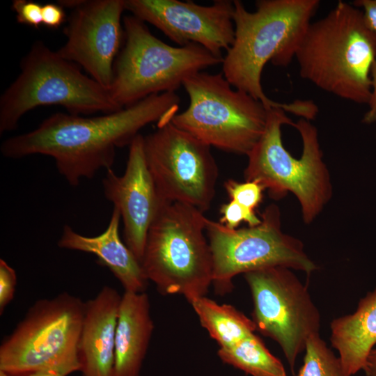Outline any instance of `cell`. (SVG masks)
I'll use <instances>...</instances> for the list:
<instances>
[{
    "mask_svg": "<svg viewBox=\"0 0 376 376\" xmlns=\"http://www.w3.org/2000/svg\"><path fill=\"white\" fill-rule=\"evenodd\" d=\"M180 102L175 92H167L98 116L56 113L35 130L3 141L1 152L11 159L49 156L58 172L76 187L100 169H112L116 148L130 146L143 127L153 122L157 127L170 122Z\"/></svg>",
    "mask_w": 376,
    "mask_h": 376,
    "instance_id": "6da1fadb",
    "label": "cell"
},
{
    "mask_svg": "<svg viewBox=\"0 0 376 376\" xmlns=\"http://www.w3.org/2000/svg\"><path fill=\"white\" fill-rule=\"evenodd\" d=\"M233 3L235 39L221 63L225 78L268 109H282L300 118L313 120L318 108L313 101L276 102L265 93L261 76L269 61L277 66L291 63L320 1L258 0L253 12L240 0Z\"/></svg>",
    "mask_w": 376,
    "mask_h": 376,
    "instance_id": "7a4b0ae2",
    "label": "cell"
},
{
    "mask_svg": "<svg viewBox=\"0 0 376 376\" xmlns=\"http://www.w3.org/2000/svg\"><path fill=\"white\" fill-rule=\"evenodd\" d=\"M247 157L244 180L260 183L274 200L292 193L305 224H311L332 196L318 131L309 120L293 122L283 109H268L265 131Z\"/></svg>",
    "mask_w": 376,
    "mask_h": 376,
    "instance_id": "3957f363",
    "label": "cell"
},
{
    "mask_svg": "<svg viewBox=\"0 0 376 376\" xmlns=\"http://www.w3.org/2000/svg\"><path fill=\"white\" fill-rule=\"evenodd\" d=\"M295 57L301 78L338 97L368 104L376 35L352 3L339 1L326 16L311 22Z\"/></svg>",
    "mask_w": 376,
    "mask_h": 376,
    "instance_id": "277c9868",
    "label": "cell"
},
{
    "mask_svg": "<svg viewBox=\"0 0 376 376\" xmlns=\"http://www.w3.org/2000/svg\"><path fill=\"white\" fill-rule=\"evenodd\" d=\"M207 218L190 205L165 201L148 231L141 265L164 295L189 302L205 296L212 284V258L204 235Z\"/></svg>",
    "mask_w": 376,
    "mask_h": 376,
    "instance_id": "5b68a950",
    "label": "cell"
},
{
    "mask_svg": "<svg viewBox=\"0 0 376 376\" xmlns=\"http://www.w3.org/2000/svg\"><path fill=\"white\" fill-rule=\"evenodd\" d=\"M20 68L0 98L1 134L15 130L25 113L40 106L60 105L77 116L121 109L109 89L41 41L32 45Z\"/></svg>",
    "mask_w": 376,
    "mask_h": 376,
    "instance_id": "8992f818",
    "label": "cell"
},
{
    "mask_svg": "<svg viewBox=\"0 0 376 376\" xmlns=\"http://www.w3.org/2000/svg\"><path fill=\"white\" fill-rule=\"evenodd\" d=\"M125 43L113 65L110 95L120 109L150 95L175 92L193 75L224 58L197 44L175 47L155 37L131 15L123 19Z\"/></svg>",
    "mask_w": 376,
    "mask_h": 376,
    "instance_id": "52a82bcc",
    "label": "cell"
},
{
    "mask_svg": "<svg viewBox=\"0 0 376 376\" xmlns=\"http://www.w3.org/2000/svg\"><path fill=\"white\" fill-rule=\"evenodd\" d=\"M182 86L189 103L171 123L210 147L247 156L265 131L268 109L222 72H197Z\"/></svg>",
    "mask_w": 376,
    "mask_h": 376,
    "instance_id": "ba28073f",
    "label": "cell"
},
{
    "mask_svg": "<svg viewBox=\"0 0 376 376\" xmlns=\"http://www.w3.org/2000/svg\"><path fill=\"white\" fill-rule=\"evenodd\" d=\"M85 302L68 292L39 299L0 346V370L9 376L59 369L79 371L77 347Z\"/></svg>",
    "mask_w": 376,
    "mask_h": 376,
    "instance_id": "9c48e42d",
    "label": "cell"
},
{
    "mask_svg": "<svg viewBox=\"0 0 376 376\" xmlns=\"http://www.w3.org/2000/svg\"><path fill=\"white\" fill-rule=\"evenodd\" d=\"M260 218L257 226L236 229L207 219L205 231L212 258V285L217 294L230 292L233 279L240 274L281 266L310 276L317 269L302 242L281 230L277 205H267Z\"/></svg>",
    "mask_w": 376,
    "mask_h": 376,
    "instance_id": "30bf717a",
    "label": "cell"
},
{
    "mask_svg": "<svg viewBox=\"0 0 376 376\" xmlns=\"http://www.w3.org/2000/svg\"><path fill=\"white\" fill-rule=\"evenodd\" d=\"M244 277L252 295L256 331L280 345L294 373L297 357L320 327L319 311L306 286L291 269L281 266L249 272Z\"/></svg>",
    "mask_w": 376,
    "mask_h": 376,
    "instance_id": "8fae6325",
    "label": "cell"
},
{
    "mask_svg": "<svg viewBox=\"0 0 376 376\" xmlns=\"http://www.w3.org/2000/svg\"><path fill=\"white\" fill-rule=\"evenodd\" d=\"M143 137L147 165L160 196L208 210L218 178L211 147L171 121Z\"/></svg>",
    "mask_w": 376,
    "mask_h": 376,
    "instance_id": "7c38bea8",
    "label": "cell"
},
{
    "mask_svg": "<svg viewBox=\"0 0 376 376\" xmlns=\"http://www.w3.org/2000/svg\"><path fill=\"white\" fill-rule=\"evenodd\" d=\"M58 3L72 9L64 29L66 42L58 54L82 66L109 89L124 36L121 16L125 0H62Z\"/></svg>",
    "mask_w": 376,
    "mask_h": 376,
    "instance_id": "4fadbf2b",
    "label": "cell"
},
{
    "mask_svg": "<svg viewBox=\"0 0 376 376\" xmlns=\"http://www.w3.org/2000/svg\"><path fill=\"white\" fill-rule=\"evenodd\" d=\"M125 8L179 46L197 44L224 58L222 52L234 42L233 1L215 0L201 6L191 1L125 0Z\"/></svg>",
    "mask_w": 376,
    "mask_h": 376,
    "instance_id": "5bb4252c",
    "label": "cell"
},
{
    "mask_svg": "<svg viewBox=\"0 0 376 376\" xmlns=\"http://www.w3.org/2000/svg\"><path fill=\"white\" fill-rule=\"evenodd\" d=\"M102 183L105 198L120 213L124 242L141 263L149 228L166 201L160 196L148 167L141 134L129 146L123 175L108 169Z\"/></svg>",
    "mask_w": 376,
    "mask_h": 376,
    "instance_id": "9a60e30c",
    "label": "cell"
},
{
    "mask_svg": "<svg viewBox=\"0 0 376 376\" xmlns=\"http://www.w3.org/2000/svg\"><path fill=\"white\" fill-rule=\"evenodd\" d=\"M121 296L106 285L85 302L77 347L82 376H115V337Z\"/></svg>",
    "mask_w": 376,
    "mask_h": 376,
    "instance_id": "2e32d148",
    "label": "cell"
},
{
    "mask_svg": "<svg viewBox=\"0 0 376 376\" xmlns=\"http://www.w3.org/2000/svg\"><path fill=\"white\" fill-rule=\"evenodd\" d=\"M120 219L119 210L113 207L107 228L94 237L82 235L65 225L57 244L61 249L94 254L97 263L110 270L125 291L143 292L148 281L141 263L119 236Z\"/></svg>",
    "mask_w": 376,
    "mask_h": 376,
    "instance_id": "e0dca14e",
    "label": "cell"
},
{
    "mask_svg": "<svg viewBox=\"0 0 376 376\" xmlns=\"http://www.w3.org/2000/svg\"><path fill=\"white\" fill-rule=\"evenodd\" d=\"M148 295L125 291L115 337V376H140L152 331Z\"/></svg>",
    "mask_w": 376,
    "mask_h": 376,
    "instance_id": "ac0fdd59",
    "label": "cell"
},
{
    "mask_svg": "<svg viewBox=\"0 0 376 376\" xmlns=\"http://www.w3.org/2000/svg\"><path fill=\"white\" fill-rule=\"evenodd\" d=\"M330 328L331 344L346 376L363 370L376 345V288L360 299L354 313L334 319Z\"/></svg>",
    "mask_w": 376,
    "mask_h": 376,
    "instance_id": "d6986e66",
    "label": "cell"
},
{
    "mask_svg": "<svg viewBox=\"0 0 376 376\" xmlns=\"http://www.w3.org/2000/svg\"><path fill=\"white\" fill-rule=\"evenodd\" d=\"M201 324L220 347L230 346L256 331L252 319L228 304H219L206 296L189 301Z\"/></svg>",
    "mask_w": 376,
    "mask_h": 376,
    "instance_id": "ffe728a7",
    "label": "cell"
},
{
    "mask_svg": "<svg viewBox=\"0 0 376 376\" xmlns=\"http://www.w3.org/2000/svg\"><path fill=\"white\" fill-rule=\"evenodd\" d=\"M225 363L251 376H287L281 361L274 356L255 334L217 352Z\"/></svg>",
    "mask_w": 376,
    "mask_h": 376,
    "instance_id": "44dd1931",
    "label": "cell"
},
{
    "mask_svg": "<svg viewBox=\"0 0 376 376\" xmlns=\"http://www.w3.org/2000/svg\"><path fill=\"white\" fill-rule=\"evenodd\" d=\"M304 350L303 365L297 376H346L339 357L319 334L308 338Z\"/></svg>",
    "mask_w": 376,
    "mask_h": 376,
    "instance_id": "7402d4cb",
    "label": "cell"
},
{
    "mask_svg": "<svg viewBox=\"0 0 376 376\" xmlns=\"http://www.w3.org/2000/svg\"><path fill=\"white\" fill-rule=\"evenodd\" d=\"M224 187L231 201L249 210L256 211L263 201L265 189L256 181L240 182L230 179L225 182Z\"/></svg>",
    "mask_w": 376,
    "mask_h": 376,
    "instance_id": "603a6c76",
    "label": "cell"
},
{
    "mask_svg": "<svg viewBox=\"0 0 376 376\" xmlns=\"http://www.w3.org/2000/svg\"><path fill=\"white\" fill-rule=\"evenodd\" d=\"M221 217L219 223L229 229H236L242 222L246 223L249 226H255L261 222L256 211L249 210L234 201L224 203L219 210Z\"/></svg>",
    "mask_w": 376,
    "mask_h": 376,
    "instance_id": "cb8c5ba5",
    "label": "cell"
},
{
    "mask_svg": "<svg viewBox=\"0 0 376 376\" xmlns=\"http://www.w3.org/2000/svg\"><path fill=\"white\" fill-rule=\"evenodd\" d=\"M12 8L19 24L38 28L42 24V5L27 0H14Z\"/></svg>",
    "mask_w": 376,
    "mask_h": 376,
    "instance_id": "d4e9b609",
    "label": "cell"
},
{
    "mask_svg": "<svg viewBox=\"0 0 376 376\" xmlns=\"http://www.w3.org/2000/svg\"><path fill=\"white\" fill-rule=\"evenodd\" d=\"M17 284L15 269L4 260H0V314L13 299Z\"/></svg>",
    "mask_w": 376,
    "mask_h": 376,
    "instance_id": "484cf974",
    "label": "cell"
},
{
    "mask_svg": "<svg viewBox=\"0 0 376 376\" xmlns=\"http://www.w3.org/2000/svg\"><path fill=\"white\" fill-rule=\"evenodd\" d=\"M64 8L59 3H49L42 5V24L51 29H57L65 20Z\"/></svg>",
    "mask_w": 376,
    "mask_h": 376,
    "instance_id": "4316f807",
    "label": "cell"
},
{
    "mask_svg": "<svg viewBox=\"0 0 376 376\" xmlns=\"http://www.w3.org/2000/svg\"><path fill=\"white\" fill-rule=\"evenodd\" d=\"M352 4L363 9V17L366 26L376 35V0H355Z\"/></svg>",
    "mask_w": 376,
    "mask_h": 376,
    "instance_id": "83f0119b",
    "label": "cell"
},
{
    "mask_svg": "<svg viewBox=\"0 0 376 376\" xmlns=\"http://www.w3.org/2000/svg\"><path fill=\"white\" fill-rule=\"evenodd\" d=\"M371 95L368 103V110L363 115L362 123L371 124L376 123V59L371 70Z\"/></svg>",
    "mask_w": 376,
    "mask_h": 376,
    "instance_id": "f1b7e54d",
    "label": "cell"
},
{
    "mask_svg": "<svg viewBox=\"0 0 376 376\" xmlns=\"http://www.w3.org/2000/svg\"><path fill=\"white\" fill-rule=\"evenodd\" d=\"M366 376H376V349H373L368 354L363 370Z\"/></svg>",
    "mask_w": 376,
    "mask_h": 376,
    "instance_id": "f546056e",
    "label": "cell"
},
{
    "mask_svg": "<svg viewBox=\"0 0 376 376\" xmlns=\"http://www.w3.org/2000/svg\"><path fill=\"white\" fill-rule=\"evenodd\" d=\"M69 373L59 369H48L32 373L26 376H68ZM0 376H9L6 373L0 370Z\"/></svg>",
    "mask_w": 376,
    "mask_h": 376,
    "instance_id": "4dcf8cb0",
    "label": "cell"
},
{
    "mask_svg": "<svg viewBox=\"0 0 376 376\" xmlns=\"http://www.w3.org/2000/svg\"><path fill=\"white\" fill-rule=\"evenodd\" d=\"M375 138H376V135H375Z\"/></svg>",
    "mask_w": 376,
    "mask_h": 376,
    "instance_id": "1f68e13d",
    "label": "cell"
}]
</instances>
